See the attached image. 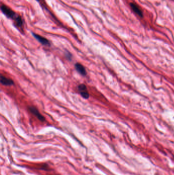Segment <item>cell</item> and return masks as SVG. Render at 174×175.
<instances>
[{
    "label": "cell",
    "mask_w": 174,
    "mask_h": 175,
    "mask_svg": "<svg viewBox=\"0 0 174 175\" xmlns=\"http://www.w3.org/2000/svg\"><path fill=\"white\" fill-rule=\"evenodd\" d=\"M130 5L134 13L139 16V17L143 18V12L138 4L134 3H131Z\"/></svg>",
    "instance_id": "5b68a950"
},
{
    "label": "cell",
    "mask_w": 174,
    "mask_h": 175,
    "mask_svg": "<svg viewBox=\"0 0 174 175\" xmlns=\"http://www.w3.org/2000/svg\"><path fill=\"white\" fill-rule=\"evenodd\" d=\"M75 67L77 71L82 76H86L87 74V72H86L85 69L83 65H82L81 64L76 63L75 65Z\"/></svg>",
    "instance_id": "8992f818"
},
{
    "label": "cell",
    "mask_w": 174,
    "mask_h": 175,
    "mask_svg": "<svg viewBox=\"0 0 174 175\" xmlns=\"http://www.w3.org/2000/svg\"><path fill=\"white\" fill-rule=\"evenodd\" d=\"M1 9L3 14L9 19L12 20L14 25L18 29L24 28V22L21 16L13 10L11 8L2 4Z\"/></svg>",
    "instance_id": "6da1fadb"
},
{
    "label": "cell",
    "mask_w": 174,
    "mask_h": 175,
    "mask_svg": "<svg viewBox=\"0 0 174 175\" xmlns=\"http://www.w3.org/2000/svg\"><path fill=\"white\" fill-rule=\"evenodd\" d=\"M0 81H1L2 85H4V86H11L14 84V82L12 80L6 78L5 76L3 75H1Z\"/></svg>",
    "instance_id": "52a82bcc"
},
{
    "label": "cell",
    "mask_w": 174,
    "mask_h": 175,
    "mask_svg": "<svg viewBox=\"0 0 174 175\" xmlns=\"http://www.w3.org/2000/svg\"><path fill=\"white\" fill-rule=\"evenodd\" d=\"M78 88L79 93L82 98H84L85 99L89 98V94L87 88L86 87L85 85L84 84H81V85H79Z\"/></svg>",
    "instance_id": "7a4b0ae2"
},
{
    "label": "cell",
    "mask_w": 174,
    "mask_h": 175,
    "mask_svg": "<svg viewBox=\"0 0 174 175\" xmlns=\"http://www.w3.org/2000/svg\"><path fill=\"white\" fill-rule=\"evenodd\" d=\"M32 34L36 40H37L41 44H42V45L46 46H50V42L48 39L35 33H32Z\"/></svg>",
    "instance_id": "3957f363"
},
{
    "label": "cell",
    "mask_w": 174,
    "mask_h": 175,
    "mask_svg": "<svg viewBox=\"0 0 174 175\" xmlns=\"http://www.w3.org/2000/svg\"><path fill=\"white\" fill-rule=\"evenodd\" d=\"M28 109L32 114L35 115L39 120H41V122H45V117L42 116L41 113H39V112L38 111V110L36 108L34 107H29Z\"/></svg>",
    "instance_id": "277c9868"
},
{
    "label": "cell",
    "mask_w": 174,
    "mask_h": 175,
    "mask_svg": "<svg viewBox=\"0 0 174 175\" xmlns=\"http://www.w3.org/2000/svg\"><path fill=\"white\" fill-rule=\"evenodd\" d=\"M39 3H42V1L43 0H36Z\"/></svg>",
    "instance_id": "9c48e42d"
},
{
    "label": "cell",
    "mask_w": 174,
    "mask_h": 175,
    "mask_svg": "<svg viewBox=\"0 0 174 175\" xmlns=\"http://www.w3.org/2000/svg\"><path fill=\"white\" fill-rule=\"evenodd\" d=\"M65 57H66V58L67 59H69V60H71L72 58V54L70 53L69 52H66L65 53Z\"/></svg>",
    "instance_id": "ba28073f"
}]
</instances>
